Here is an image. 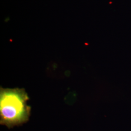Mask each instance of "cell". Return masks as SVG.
<instances>
[{"mask_svg":"<svg viewBox=\"0 0 131 131\" xmlns=\"http://www.w3.org/2000/svg\"><path fill=\"white\" fill-rule=\"evenodd\" d=\"M24 89H0V123L9 128L28 122L31 107Z\"/></svg>","mask_w":131,"mask_h":131,"instance_id":"cell-1","label":"cell"}]
</instances>
